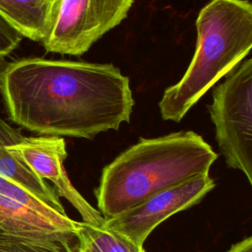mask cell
Wrapping results in <instances>:
<instances>
[{"mask_svg": "<svg viewBox=\"0 0 252 252\" xmlns=\"http://www.w3.org/2000/svg\"><path fill=\"white\" fill-rule=\"evenodd\" d=\"M8 117L37 134L93 139L130 121L129 78L112 64L22 58L0 69Z\"/></svg>", "mask_w": 252, "mask_h": 252, "instance_id": "6da1fadb", "label": "cell"}, {"mask_svg": "<svg viewBox=\"0 0 252 252\" xmlns=\"http://www.w3.org/2000/svg\"><path fill=\"white\" fill-rule=\"evenodd\" d=\"M218 154L197 133L181 131L141 138L102 169L94 190L104 220L149 197L201 174H208Z\"/></svg>", "mask_w": 252, "mask_h": 252, "instance_id": "7a4b0ae2", "label": "cell"}, {"mask_svg": "<svg viewBox=\"0 0 252 252\" xmlns=\"http://www.w3.org/2000/svg\"><path fill=\"white\" fill-rule=\"evenodd\" d=\"M194 56L181 80L167 88L158 103L162 119L179 122L252 48V4L248 0H211L196 20Z\"/></svg>", "mask_w": 252, "mask_h": 252, "instance_id": "3957f363", "label": "cell"}, {"mask_svg": "<svg viewBox=\"0 0 252 252\" xmlns=\"http://www.w3.org/2000/svg\"><path fill=\"white\" fill-rule=\"evenodd\" d=\"M210 115L216 139L228 167L252 183V59L226 75L214 91Z\"/></svg>", "mask_w": 252, "mask_h": 252, "instance_id": "277c9868", "label": "cell"}, {"mask_svg": "<svg viewBox=\"0 0 252 252\" xmlns=\"http://www.w3.org/2000/svg\"><path fill=\"white\" fill-rule=\"evenodd\" d=\"M135 0H57L46 51L82 55L128 15Z\"/></svg>", "mask_w": 252, "mask_h": 252, "instance_id": "5b68a950", "label": "cell"}, {"mask_svg": "<svg viewBox=\"0 0 252 252\" xmlns=\"http://www.w3.org/2000/svg\"><path fill=\"white\" fill-rule=\"evenodd\" d=\"M208 174H201L162 190L124 213L104 220L109 228L143 246L152 231L169 217L197 205L215 187Z\"/></svg>", "mask_w": 252, "mask_h": 252, "instance_id": "8992f818", "label": "cell"}, {"mask_svg": "<svg viewBox=\"0 0 252 252\" xmlns=\"http://www.w3.org/2000/svg\"><path fill=\"white\" fill-rule=\"evenodd\" d=\"M7 149L19 157L39 178L48 180L59 197L66 199L80 214L84 222L101 226L103 216L94 209L70 181L64 160L67 158L65 140L57 136L25 137L11 143Z\"/></svg>", "mask_w": 252, "mask_h": 252, "instance_id": "52a82bcc", "label": "cell"}, {"mask_svg": "<svg viewBox=\"0 0 252 252\" xmlns=\"http://www.w3.org/2000/svg\"><path fill=\"white\" fill-rule=\"evenodd\" d=\"M80 221L52 207H32L0 194V230L20 237L51 241L74 249Z\"/></svg>", "mask_w": 252, "mask_h": 252, "instance_id": "ba28073f", "label": "cell"}, {"mask_svg": "<svg viewBox=\"0 0 252 252\" xmlns=\"http://www.w3.org/2000/svg\"><path fill=\"white\" fill-rule=\"evenodd\" d=\"M22 133L0 117V175L26 189L61 214L65 209L54 188L39 178L19 157L11 153L7 146L17 142Z\"/></svg>", "mask_w": 252, "mask_h": 252, "instance_id": "9c48e42d", "label": "cell"}, {"mask_svg": "<svg viewBox=\"0 0 252 252\" xmlns=\"http://www.w3.org/2000/svg\"><path fill=\"white\" fill-rule=\"evenodd\" d=\"M57 0H0V16L24 37L42 42L49 34Z\"/></svg>", "mask_w": 252, "mask_h": 252, "instance_id": "30bf717a", "label": "cell"}, {"mask_svg": "<svg viewBox=\"0 0 252 252\" xmlns=\"http://www.w3.org/2000/svg\"><path fill=\"white\" fill-rule=\"evenodd\" d=\"M78 239L82 240L91 252H145L125 236L104 226H97L80 221Z\"/></svg>", "mask_w": 252, "mask_h": 252, "instance_id": "8fae6325", "label": "cell"}, {"mask_svg": "<svg viewBox=\"0 0 252 252\" xmlns=\"http://www.w3.org/2000/svg\"><path fill=\"white\" fill-rule=\"evenodd\" d=\"M59 243L16 236L0 230V252H73Z\"/></svg>", "mask_w": 252, "mask_h": 252, "instance_id": "7c38bea8", "label": "cell"}, {"mask_svg": "<svg viewBox=\"0 0 252 252\" xmlns=\"http://www.w3.org/2000/svg\"><path fill=\"white\" fill-rule=\"evenodd\" d=\"M23 35L0 16V63L18 47Z\"/></svg>", "mask_w": 252, "mask_h": 252, "instance_id": "4fadbf2b", "label": "cell"}, {"mask_svg": "<svg viewBox=\"0 0 252 252\" xmlns=\"http://www.w3.org/2000/svg\"><path fill=\"white\" fill-rule=\"evenodd\" d=\"M226 252H252V237L248 236L233 244Z\"/></svg>", "mask_w": 252, "mask_h": 252, "instance_id": "5bb4252c", "label": "cell"}, {"mask_svg": "<svg viewBox=\"0 0 252 252\" xmlns=\"http://www.w3.org/2000/svg\"><path fill=\"white\" fill-rule=\"evenodd\" d=\"M73 252H91V250L88 248V246L80 239H78V244L74 248Z\"/></svg>", "mask_w": 252, "mask_h": 252, "instance_id": "9a60e30c", "label": "cell"}]
</instances>
